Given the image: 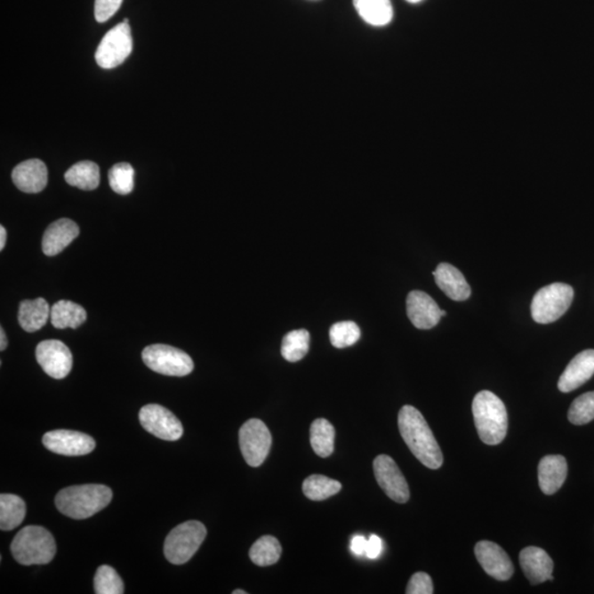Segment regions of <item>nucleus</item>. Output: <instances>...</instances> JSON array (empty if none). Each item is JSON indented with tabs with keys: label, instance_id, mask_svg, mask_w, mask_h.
Wrapping results in <instances>:
<instances>
[{
	"label": "nucleus",
	"instance_id": "f257e3e1",
	"mask_svg": "<svg viewBox=\"0 0 594 594\" xmlns=\"http://www.w3.org/2000/svg\"><path fill=\"white\" fill-rule=\"evenodd\" d=\"M398 429L404 442L423 465L429 469L443 466L444 457L433 431L417 408L405 405L398 413Z\"/></svg>",
	"mask_w": 594,
	"mask_h": 594
},
{
	"label": "nucleus",
	"instance_id": "f03ea898",
	"mask_svg": "<svg viewBox=\"0 0 594 594\" xmlns=\"http://www.w3.org/2000/svg\"><path fill=\"white\" fill-rule=\"evenodd\" d=\"M113 499V492L103 485L68 486L55 498L60 512L74 519H85L105 509Z\"/></svg>",
	"mask_w": 594,
	"mask_h": 594
},
{
	"label": "nucleus",
	"instance_id": "7ed1b4c3",
	"mask_svg": "<svg viewBox=\"0 0 594 594\" xmlns=\"http://www.w3.org/2000/svg\"><path fill=\"white\" fill-rule=\"evenodd\" d=\"M473 419L480 439L486 445H499L508 433V412L501 398L490 391H481L473 398Z\"/></svg>",
	"mask_w": 594,
	"mask_h": 594
},
{
	"label": "nucleus",
	"instance_id": "20e7f679",
	"mask_svg": "<svg viewBox=\"0 0 594 594\" xmlns=\"http://www.w3.org/2000/svg\"><path fill=\"white\" fill-rule=\"evenodd\" d=\"M12 552L20 565H45L54 558L57 544L44 527L26 526L13 538Z\"/></svg>",
	"mask_w": 594,
	"mask_h": 594
},
{
	"label": "nucleus",
	"instance_id": "39448f33",
	"mask_svg": "<svg viewBox=\"0 0 594 594\" xmlns=\"http://www.w3.org/2000/svg\"><path fill=\"white\" fill-rule=\"evenodd\" d=\"M207 530L203 523L189 521L172 530L165 542V558L173 565L187 564L205 541Z\"/></svg>",
	"mask_w": 594,
	"mask_h": 594
},
{
	"label": "nucleus",
	"instance_id": "423d86ee",
	"mask_svg": "<svg viewBox=\"0 0 594 594\" xmlns=\"http://www.w3.org/2000/svg\"><path fill=\"white\" fill-rule=\"evenodd\" d=\"M574 300V289L565 283H552L537 292L532 301V317L538 324L556 322L567 312Z\"/></svg>",
	"mask_w": 594,
	"mask_h": 594
},
{
	"label": "nucleus",
	"instance_id": "0eeeda50",
	"mask_svg": "<svg viewBox=\"0 0 594 594\" xmlns=\"http://www.w3.org/2000/svg\"><path fill=\"white\" fill-rule=\"evenodd\" d=\"M142 359L148 368L169 377H185L194 369V362L187 352L160 343L145 348Z\"/></svg>",
	"mask_w": 594,
	"mask_h": 594
},
{
	"label": "nucleus",
	"instance_id": "6e6552de",
	"mask_svg": "<svg viewBox=\"0 0 594 594\" xmlns=\"http://www.w3.org/2000/svg\"><path fill=\"white\" fill-rule=\"evenodd\" d=\"M132 51V29L128 20L107 32L96 50L95 59L101 68H115L126 61Z\"/></svg>",
	"mask_w": 594,
	"mask_h": 594
},
{
	"label": "nucleus",
	"instance_id": "1a4fd4ad",
	"mask_svg": "<svg viewBox=\"0 0 594 594\" xmlns=\"http://www.w3.org/2000/svg\"><path fill=\"white\" fill-rule=\"evenodd\" d=\"M239 444L245 462L252 467H260L270 453L272 436L262 421L253 419L241 426Z\"/></svg>",
	"mask_w": 594,
	"mask_h": 594
},
{
	"label": "nucleus",
	"instance_id": "9d476101",
	"mask_svg": "<svg viewBox=\"0 0 594 594\" xmlns=\"http://www.w3.org/2000/svg\"><path fill=\"white\" fill-rule=\"evenodd\" d=\"M139 421L148 433L175 442L183 436V426L173 413L159 404H148L139 412Z\"/></svg>",
	"mask_w": 594,
	"mask_h": 594
},
{
	"label": "nucleus",
	"instance_id": "9b49d317",
	"mask_svg": "<svg viewBox=\"0 0 594 594\" xmlns=\"http://www.w3.org/2000/svg\"><path fill=\"white\" fill-rule=\"evenodd\" d=\"M373 470L375 479L389 499L397 503L407 502L410 499V488L400 468L391 457L380 454L374 459Z\"/></svg>",
	"mask_w": 594,
	"mask_h": 594
},
{
	"label": "nucleus",
	"instance_id": "f8f14e48",
	"mask_svg": "<svg viewBox=\"0 0 594 594\" xmlns=\"http://www.w3.org/2000/svg\"><path fill=\"white\" fill-rule=\"evenodd\" d=\"M36 361L49 377L61 380L71 373L73 356L62 341H44L36 346Z\"/></svg>",
	"mask_w": 594,
	"mask_h": 594
},
{
	"label": "nucleus",
	"instance_id": "ddd939ff",
	"mask_svg": "<svg viewBox=\"0 0 594 594\" xmlns=\"http://www.w3.org/2000/svg\"><path fill=\"white\" fill-rule=\"evenodd\" d=\"M43 443L46 449L62 456H85L95 449V440L81 431L58 429L44 434Z\"/></svg>",
	"mask_w": 594,
	"mask_h": 594
},
{
	"label": "nucleus",
	"instance_id": "4468645a",
	"mask_svg": "<svg viewBox=\"0 0 594 594\" xmlns=\"http://www.w3.org/2000/svg\"><path fill=\"white\" fill-rule=\"evenodd\" d=\"M477 560L485 572L499 582H507L514 574L509 555L494 542L482 541L475 547Z\"/></svg>",
	"mask_w": 594,
	"mask_h": 594
},
{
	"label": "nucleus",
	"instance_id": "2eb2a0df",
	"mask_svg": "<svg viewBox=\"0 0 594 594\" xmlns=\"http://www.w3.org/2000/svg\"><path fill=\"white\" fill-rule=\"evenodd\" d=\"M406 312L411 323L419 329L434 328L442 318L438 304L421 291H412L407 295Z\"/></svg>",
	"mask_w": 594,
	"mask_h": 594
},
{
	"label": "nucleus",
	"instance_id": "dca6fc26",
	"mask_svg": "<svg viewBox=\"0 0 594 594\" xmlns=\"http://www.w3.org/2000/svg\"><path fill=\"white\" fill-rule=\"evenodd\" d=\"M594 374V350L580 352L569 362L564 373L560 375L558 389L563 393H569L588 382Z\"/></svg>",
	"mask_w": 594,
	"mask_h": 594
},
{
	"label": "nucleus",
	"instance_id": "f3484780",
	"mask_svg": "<svg viewBox=\"0 0 594 594\" xmlns=\"http://www.w3.org/2000/svg\"><path fill=\"white\" fill-rule=\"evenodd\" d=\"M519 563L526 577L535 586L552 580L554 572V561L550 555L540 547H526L519 554Z\"/></svg>",
	"mask_w": 594,
	"mask_h": 594
},
{
	"label": "nucleus",
	"instance_id": "a211bd4d",
	"mask_svg": "<svg viewBox=\"0 0 594 594\" xmlns=\"http://www.w3.org/2000/svg\"><path fill=\"white\" fill-rule=\"evenodd\" d=\"M12 178L20 191L30 194L40 193L48 184V169L41 160H27L13 169Z\"/></svg>",
	"mask_w": 594,
	"mask_h": 594
},
{
	"label": "nucleus",
	"instance_id": "6ab92c4d",
	"mask_svg": "<svg viewBox=\"0 0 594 594\" xmlns=\"http://www.w3.org/2000/svg\"><path fill=\"white\" fill-rule=\"evenodd\" d=\"M436 285L454 301H466L471 295V287L457 268L449 263H440L433 272Z\"/></svg>",
	"mask_w": 594,
	"mask_h": 594
},
{
	"label": "nucleus",
	"instance_id": "aec40b11",
	"mask_svg": "<svg viewBox=\"0 0 594 594\" xmlns=\"http://www.w3.org/2000/svg\"><path fill=\"white\" fill-rule=\"evenodd\" d=\"M567 473L568 465L565 457L550 454L542 458L538 465V482L541 490L547 495L555 494L563 486Z\"/></svg>",
	"mask_w": 594,
	"mask_h": 594
},
{
	"label": "nucleus",
	"instance_id": "412c9836",
	"mask_svg": "<svg viewBox=\"0 0 594 594\" xmlns=\"http://www.w3.org/2000/svg\"><path fill=\"white\" fill-rule=\"evenodd\" d=\"M80 234V229L71 220L62 218L54 221L45 230L43 238V250L45 255L53 257L62 253L74 239Z\"/></svg>",
	"mask_w": 594,
	"mask_h": 594
},
{
	"label": "nucleus",
	"instance_id": "4be33fe9",
	"mask_svg": "<svg viewBox=\"0 0 594 594\" xmlns=\"http://www.w3.org/2000/svg\"><path fill=\"white\" fill-rule=\"evenodd\" d=\"M50 317L51 308L43 297L21 301L18 319L23 331L27 333L40 331L48 323Z\"/></svg>",
	"mask_w": 594,
	"mask_h": 594
},
{
	"label": "nucleus",
	"instance_id": "5701e85b",
	"mask_svg": "<svg viewBox=\"0 0 594 594\" xmlns=\"http://www.w3.org/2000/svg\"><path fill=\"white\" fill-rule=\"evenodd\" d=\"M357 12L366 23L384 27L393 20L391 0H354Z\"/></svg>",
	"mask_w": 594,
	"mask_h": 594
},
{
	"label": "nucleus",
	"instance_id": "b1692460",
	"mask_svg": "<svg viewBox=\"0 0 594 594\" xmlns=\"http://www.w3.org/2000/svg\"><path fill=\"white\" fill-rule=\"evenodd\" d=\"M86 317V310L71 301H59L51 308V324L58 329L80 327Z\"/></svg>",
	"mask_w": 594,
	"mask_h": 594
},
{
	"label": "nucleus",
	"instance_id": "393cba45",
	"mask_svg": "<svg viewBox=\"0 0 594 594\" xmlns=\"http://www.w3.org/2000/svg\"><path fill=\"white\" fill-rule=\"evenodd\" d=\"M64 178L71 187L84 189V191H92L100 185V168L92 161L78 162L67 171Z\"/></svg>",
	"mask_w": 594,
	"mask_h": 594
},
{
	"label": "nucleus",
	"instance_id": "a878e982",
	"mask_svg": "<svg viewBox=\"0 0 594 594\" xmlns=\"http://www.w3.org/2000/svg\"><path fill=\"white\" fill-rule=\"evenodd\" d=\"M26 517V503L15 494L0 495V528L12 531L20 526Z\"/></svg>",
	"mask_w": 594,
	"mask_h": 594
},
{
	"label": "nucleus",
	"instance_id": "bb28decb",
	"mask_svg": "<svg viewBox=\"0 0 594 594\" xmlns=\"http://www.w3.org/2000/svg\"><path fill=\"white\" fill-rule=\"evenodd\" d=\"M335 427L327 420L318 419L310 426V445L315 454L322 458H327L333 453L335 442Z\"/></svg>",
	"mask_w": 594,
	"mask_h": 594
},
{
	"label": "nucleus",
	"instance_id": "cd10ccee",
	"mask_svg": "<svg viewBox=\"0 0 594 594\" xmlns=\"http://www.w3.org/2000/svg\"><path fill=\"white\" fill-rule=\"evenodd\" d=\"M282 547L280 542L273 536L260 537L249 551L250 559L260 567L275 565L281 558Z\"/></svg>",
	"mask_w": 594,
	"mask_h": 594
},
{
	"label": "nucleus",
	"instance_id": "c85d7f7f",
	"mask_svg": "<svg viewBox=\"0 0 594 594\" xmlns=\"http://www.w3.org/2000/svg\"><path fill=\"white\" fill-rule=\"evenodd\" d=\"M342 488L340 481L326 476L313 475L305 479L303 492L306 498L312 501H324L335 495Z\"/></svg>",
	"mask_w": 594,
	"mask_h": 594
},
{
	"label": "nucleus",
	"instance_id": "c756f323",
	"mask_svg": "<svg viewBox=\"0 0 594 594\" xmlns=\"http://www.w3.org/2000/svg\"><path fill=\"white\" fill-rule=\"evenodd\" d=\"M310 336L305 329L287 333L282 341L281 354L283 358L290 362L300 361L308 355Z\"/></svg>",
	"mask_w": 594,
	"mask_h": 594
},
{
	"label": "nucleus",
	"instance_id": "7c9ffc66",
	"mask_svg": "<svg viewBox=\"0 0 594 594\" xmlns=\"http://www.w3.org/2000/svg\"><path fill=\"white\" fill-rule=\"evenodd\" d=\"M95 593L123 594L124 586L122 578L113 567L103 565L97 569L94 578Z\"/></svg>",
	"mask_w": 594,
	"mask_h": 594
},
{
	"label": "nucleus",
	"instance_id": "2f4dec72",
	"mask_svg": "<svg viewBox=\"0 0 594 594\" xmlns=\"http://www.w3.org/2000/svg\"><path fill=\"white\" fill-rule=\"evenodd\" d=\"M361 332L358 325L354 322L333 324L329 331L332 345L338 349L355 345L360 340Z\"/></svg>",
	"mask_w": 594,
	"mask_h": 594
},
{
	"label": "nucleus",
	"instance_id": "473e14b6",
	"mask_svg": "<svg viewBox=\"0 0 594 594\" xmlns=\"http://www.w3.org/2000/svg\"><path fill=\"white\" fill-rule=\"evenodd\" d=\"M109 185L115 193L127 195L134 188V170L129 164H117L109 170Z\"/></svg>",
	"mask_w": 594,
	"mask_h": 594
},
{
	"label": "nucleus",
	"instance_id": "72a5a7b5",
	"mask_svg": "<svg viewBox=\"0 0 594 594\" xmlns=\"http://www.w3.org/2000/svg\"><path fill=\"white\" fill-rule=\"evenodd\" d=\"M568 420L574 425H586L594 420V391L575 398L569 408Z\"/></svg>",
	"mask_w": 594,
	"mask_h": 594
},
{
	"label": "nucleus",
	"instance_id": "f704fd0d",
	"mask_svg": "<svg viewBox=\"0 0 594 594\" xmlns=\"http://www.w3.org/2000/svg\"><path fill=\"white\" fill-rule=\"evenodd\" d=\"M407 594H431L434 593L433 582L430 575L425 573H416L412 575L406 588Z\"/></svg>",
	"mask_w": 594,
	"mask_h": 594
},
{
	"label": "nucleus",
	"instance_id": "c9c22d12",
	"mask_svg": "<svg viewBox=\"0 0 594 594\" xmlns=\"http://www.w3.org/2000/svg\"><path fill=\"white\" fill-rule=\"evenodd\" d=\"M123 0H95V18L97 22L109 20L122 7Z\"/></svg>",
	"mask_w": 594,
	"mask_h": 594
},
{
	"label": "nucleus",
	"instance_id": "e433bc0d",
	"mask_svg": "<svg viewBox=\"0 0 594 594\" xmlns=\"http://www.w3.org/2000/svg\"><path fill=\"white\" fill-rule=\"evenodd\" d=\"M383 551V542L377 535H371L366 544L365 556L369 559H377Z\"/></svg>",
	"mask_w": 594,
	"mask_h": 594
},
{
	"label": "nucleus",
	"instance_id": "4c0bfd02",
	"mask_svg": "<svg viewBox=\"0 0 594 594\" xmlns=\"http://www.w3.org/2000/svg\"><path fill=\"white\" fill-rule=\"evenodd\" d=\"M366 544L368 540L361 535H357L350 542V550L356 556H365Z\"/></svg>",
	"mask_w": 594,
	"mask_h": 594
},
{
	"label": "nucleus",
	"instance_id": "58836bf2",
	"mask_svg": "<svg viewBox=\"0 0 594 594\" xmlns=\"http://www.w3.org/2000/svg\"><path fill=\"white\" fill-rule=\"evenodd\" d=\"M7 233L4 226H0V250H4L6 245Z\"/></svg>",
	"mask_w": 594,
	"mask_h": 594
},
{
	"label": "nucleus",
	"instance_id": "ea45409f",
	"mask_svg": "<svg viewBox=\"0 0 594 594\" xmlns=\"http://www.w3.org/2000/svg\"><path fill=\"white\" fill-rule=\"evenodd\" d=\"M7 348V337L4 329H0V350L4 351Z\"/></svg>",
	"mask_w": 594,
	"mask_h": 594
},
{
	"label": "nucleus",
	"instance_id": "a19ab883",
	"mask_svg": "<svg viewBox=\"0 0 594 594\" xmlns=\"http://www.w3.org/2000/svg\"><path fill=\"white\" fill-rule=\"evenodd\" d=\"M406 2L411 3V4H417V3H421V0H406Z\"/></svg>",
	"mask_w": 594,
	"mask_h": 594
},
{
	"label": "nucleus",
	"instance_id": "79ce46f5",
	"mask_svg": "<svg viewBox=\"0 0 594 594\" xmlns=\"http://www.w3.org/2000/svg\"><path fill=\"white\" fill-rule=\"evenodd\" d=\"M233 594H247V592H245V591H244V590H235V591L233 592Z\"/></svg>",
	"mask_w": 594,
	"mask_h": 594
}]
</instances>
